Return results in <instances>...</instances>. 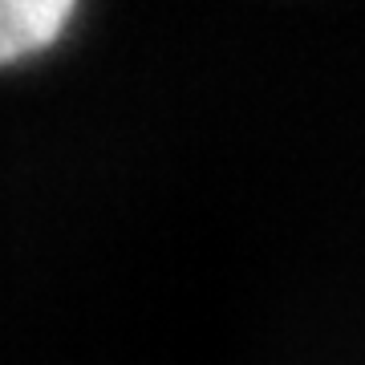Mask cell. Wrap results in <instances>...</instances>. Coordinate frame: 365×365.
Wrapping results in <instances>:
<instances>
[{"label":"cell","instance_id":"1","mask_svg":"<svg viewBox=\"0 0 365 365\" xmlns=\"http://www.w3.org/2000/svg\"><path fill=\"white\" fill-rule=\"evenodd\" d=\"M81 0H0V66H25L69 37Z\"/></svg>","mask_w":365,"mask_h":365}]
</instances>
